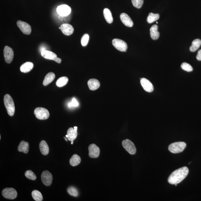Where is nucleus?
Here are the masks:
<instances>
[{
  "mask_svg": "<svg viewBox=\"0 0 201 201\" xmlns=\"http://www.w3.org/2000/svg\"><path fill=\"white\" fill-rule=\"evenodd\" d=\"M60 29L65 35H70L74 32V29L71 24H63L60 26Z\"/></svg>",
  "mask_w": 201,
  "mask_h": 201,
  "instance_id": "2eb2a0df",
  "label": "nucleus"
},
{
  "mask_svg": "<svg viewBox=\"0 0 201 201\" xmlns=\"http://www.w3.org/2000/svg\"><path fill=\"white\" fill-rule=\"evenodd\" d=\"M89 40V35L87 34H84L81 40V43L83 46H86Z\"/></svg>",
  "mask_w": 201,
  "mask_h": 201,
  "instance_id": "72a5a7b5",
  "label": "nucleus"
},
{
  "mask_svg": "<svg viewBox=\"0 0 201 201\" xmlns=\"http://www.w3.org/2000/svg\"><path fill=\"white\" fill-rule=\"evenodd\" d=\"M41 54L44 58L48 59V60H53L55 57H57L56 54L55 53L49 50L42 51Z\"/></svg>",
  "mask_w": 201,
  "mask_h": 201,
  "instance_id": "aec40b11",
  "label": "nucleus"
},
{
  "mask_svg": "<svg viewBox=\"0 0 201 201\" xmlns=\"http://www.w3.org/2000/svg\"><path fill=\"white\" fill-rule=\"evenodd\" d=\"M140 82H141L142 86L145 91L148 93L152 92L154 91L153 85L150 81L145 78H142L141 79Z\"/></svg>",
  "mask_w": 201,
  "mask_h": 201,
  "instance_id": "4468645a",
  "label": "nucleus"
},
{
  "mask_svg": "<svg viewBox=\"0 0 201 201\" xmlns=\"http://www.w3.org/2000/svg\"><path fill=\"white\" fill-rule=\"evenodd\" d=\"M67 191L70 195L74 197H77L79 195L78 191L77 189L74 187H69L67 189Z\"/></svg>",
  "mask_w": 201,
  "mask_h": 201,
  "instance_id": "c756f323",
  "label": "nucleus"
},
{
  "mask_svg": "<svg viewBox=\"0 0 201 201\" xmlns=\"http://www.w3.org/2000/svg\"><path fill=\"white\" fill-rule=\"evenodd\" d=\"M103 13L104 18L107 22L109 24L113 23V18L110 10L108 8H105L104 10Z\"/></svg>",
  "mask_w": 201,
  "mask_h": 201,
  "instance_id": "a878e982",
  "label": "nucleus"
},
{
  "mask_svg": "<svg viewBox=\"0 0 201 201\" xmlns=\"http://www.w3.org/2000/svg\"><path fill=\"white\" fill-rule=\"evenodd\" d=\"M79 105V103L75 98H73L71 102L68 104V106L69 108L72 107H76Z\"/></svg>",
  "mask_w": 201,
  "mask_h": 201,
  "instance_id": "f704fd0d",
  "label": "nucleus"
},
{
  "mask_svg": "<svg viewBox=\"0 0 201 201\" xmlns=\"http://www.w3.org/2000/svg\"><path fill=\"white\" fill-rule=\"evenodd\" d=\"M34 114L37 119L40 120L47 119L50 116L49 112L47 109L42 107L36 108Z\"/></svg>",
  "mask_w": 201,
  "mask_h": 201,
  "instance_id": "20e7f679",
  "label": "nucleus"
},
{
  "mask_svg": "<svg viewBox=\"0 0 201 201\" xmlns=\"http://www.w3.org/2000/svg\"><path fill=\"white\" fill-rule=\"evenodd\" d=\"M4 103L8 113L9 116L14 114L15 106L13 99L9 94H6L4 97Z\"/></svg>",
  "mask_w": 201,
  "mask_h": 201,
  "instance_id": "f03ea898",
  "label": "nucleus"
},
{
  "mask_svg": "<svg viewBox=\"0 0 201 201\" xmlns=\"http://www.w3.org/2000/svg\"><path fill=\"white\" fill-rule=\"evenodd\" d=\"M34 67L33 63L31 62H26L20 67V71L22 72L26 73L30 72Z\"/></svg>",
  "mask_w": 201,
  "mask_h": 201,
  "instance_id": "6ab92c4d",
  "label": "nucleus"
},
{
  "mask_svg": "<svg viewBox=\"0 0 201 201\" xmlns=\"http://www.w3.org/2000/svg\"><path fill=\"white\" fill-rule=\"evenodd\" d=\"M4 57L6 63H10L13 60L14 53L13 49L8 46H6L4 50Z\"/></svg>",
  "mask_w": 201,
  "mask_h": 201,
  "instance_id": "1a4fd4ad",
  "label": "nucleus"
},
{
  "mask_svg": "<svg viewBox=\"0 0 201 201\" xmlns=\"http://www.w3.org/2000/svg\"><path fill=\"white\" fill-rule=\"evenodd\" d=\"M201 45V40L199 39H196L193 40L192 45L190 47V50L191 52H195L200 47Z\"/></svg>",
  "mask_w": 201,
  "mask_h": 201,
  "instance_id": "b1692460",
  "label": "nucleus"
},
{
  "mask_svg": "<svg viewBox=\"0 0 201 201\" xmlns=\"http://www.w3.org/2000/svg\"><path fill=\"white\" fill-rule=\"evenodd\" d=\"M196 58L197 60L201 61V49L198 52L197 56H196Z\"/></svg>",
  "mask_w": 201,
  "mask_h": 201,
  "instance_id": "c9c22d12",
  "label": "nucleus"
},
{
  "mask_svg": "<svg viewBox=\"0 0 201 201\" xmlns=\"http://www.w3.org/2000/svg\"><path fill=\"white\" fill-rule=\"evenodd\" d=\"M68 78L63 76V77H61L57 80L56 85L57 87H61L64 86L68 83Z\"/></svg>",
  "mask_w": 201,
  "mask_h": 201,
  "instance_id": "c85d7f7f",
  "label": "nucleus"
},
{
  "mask_svg": "<svg viewBox=\"0 0 201 201\" xmlns=\"http://www.w3.org/2000/svg\"><path fill=\"white\" fill-rule=\"evenodd\" d=\"M32 196L34 200L36 201H41L43 200V196L39 191L34 190L32 191Z\"/></svg>",
  "mask_w": 201,
  "mask_h": 201,
  "instance_id": "cd10ccee",
  "label": "nucleus"
},
{
  "mask_svg": "<svg viewBox=\"0 0 201 201\" xmlns=\"http://www.w3.org/2000/svg\"><path fill=\"white\" fill-rule=\"evenodd\" d=\"M17 26L21 32L26 35H29L32 32V27L28 23L25 22L18 21L17 22Z\"/></svg>",
  "mask_w": 201,
  "mask_h": 201,
  "instance_id": "9d476101",
  "label": "nucleus"
},
{
  "mask_svg": "<svg viewBox=\"0 0 201 201\" xmlns=\"http://www.w3.org/2000/svg\"><path fill=\"white\" fill-rule=\"evenodd\" d=\"M40 150L42 154L46 155L49 153V148L47 143L44 141H42L39 145Z\"/></svg>",
  "mask_w": 201,
  "mask_h": 201,
  "instance_id": "4be33fe9",
  "label": "nucleus"
},
{
  "mask_svg": "<svg viewBox=\"0 0 201 201\" xmlns=\"http://www.w3.org/2000/svg\"><path fill=\"white\" fill-rule=\"evenodd\" d=\"M89 155L91 158H97L100 154V149L94 144L90 145L88 147Z\"/></svg>",
  "mask_w": 201,
  "mask_h": 201,
  "instance_id": "f8f14e48",
  "label": "nucleus"
},
{
  "mask_svg": "<svg viewBox=\"0 0 201 201\" xmlns=\"http://www.w3.org/2000/svg\"><path fill=\"white\" fill-rule=\"evenodd\" d=\"M53 60L54 61L56 62L57 63H61L62 60L60 58H58V57H56L53 59Z\"/></svg>",
  "mask_w": 201,
  "mask_h": 201,
  "instance_id": "e433bc0d",
  "label": "nucleus"
},
{
  "mask_svg": "<svg viewBox=\"0 0 201 201\" xmlns=\"http://www.w3.org/2000/svg\"><path fill=\"white\" fill-rule=\"evenodd\" d=\"M0 139H1V136H0Z\"/></svg>",
  "mask_w": 201,
  "mask_h": 201,
  "instance_id": "58836bf2",
  "label": "nucleus"
},
{
  "mask_svg": "<svg viewBox=\"0 0 201 201\" xmlns=\"http://www.w3.org/2000/svg\"><path fill=\"white\" fill-rule=\"evenodd\" d=\"M57 12L60 16L66 17L71 13V9L69 6L66 5H62L57 7Z\"/></svg>",
  "mask_w": 201,
  "mask_h": 201,
  "instance_id": "9b49d317",
  "label": "nucleus"
},
{
  "mask_svg": "<svg viewBox=\"0 0 201 201\" xmlns=\"http://www.w3.org/2000/svg\"><path fill=\"white\" fill-rule=\"evenodd\" d=\"M26 177L29 180H35L37 178L36 175L30 170L26 171L25 173Z\"/></svg>",
  "mask_w": 201,
  "mask_h": 201,
  "instance_id": "7c9ffc66",
  "label": "nucleus"
},
{
  "mask_svg": "<svg viewBox=\"0 0 201 201\" xmlns=\"http://www.w3.org/2000/svg\"><path fill=\"white\" fill-rule=\"evenodd\" d=\"M159 18L160 15L159 14L150 13L147 17V21L148 23L151 24L154 22L157 21Z\"/></svg>",
  "mask_w": 201,
  "mask_h": 201,
  "instance_id": "bb28decb",
  "label": "nucleus"
},
{
  "mask_svg": "<svg viewBox=\"0 0 201 201\" xmlns=\"http://www.w3.org/2000/svg\"><path fill=\"white\" fill-rule=\"evenodd\" d=\"M41 178L42 183L46 186H50L52 184L53 176L49 171H44L41 174Z\"/></svg>",
  "mask_w": 201,
  "mask_h": 201,
  "instance_id": "6e6552de",
  "label": "nucleus"
},
{
  "mask_svg": "<svg viewBox=\"0 0 201 201\" xmlns=\"http://www.w3.org/2000/svg\"><path fill=\"white\" fill-rule=\"evenodd\" d=\"M151 38L154 40H157L160 37V32H158V26L154 25L150 29Z\"/></svg>",
  "mask_w": 201,
  "mask_h": 201,
  "instance_id": "a211bd4d",
  "label": "nucleus"
},
{
  "mask_svg": "<svg viewBox=\"0 0 201 201\" xmlns=\"http://www.w3.org/2000/svg\"><path fill=\"white\" fill-rule=\"evenodd\" d=\"M122 146L129 153L134 155L136 152L135 145L130 140L126 139L122 141Z\"/></svg>",
  "mask_w": 201,
  "mask_h": 201,
  "instance_id": "39448f33",
  "label": "nucleus"
},
{
  "mask_svg": "<svg viewBox=\"0 0 201 201\" xmlns=\"http://www.w3.org/2000/svg\"><path fill=\"white\" fill-rule=\"evenodd\" d=\"M120 18L123 24L126 26L131 27L133 25V23L131 19L127 14L123 13L120 15Z\"/></svg>",
  "mask_w": 201,
  "mask_h": 201,
  "instance_id": "dca6fc26",
  "label": "nucleus"
},
{
  "mask_svg": "<svg viewBox=\"0 0 201 201\" xmlns=\"http://www.w3.org/2000/svg\"><path fill=\"white\" fill-rule=\"evenodd\" d=\"M81 162L80 157L77 154H74L70 159L69 163L71 166H78Z\"/></svg>",
  "mask_w": 201,
  "mask_h": 201,
  "instance_id": "393cba45",
  "label": "nucleus"
},
{
  "mask_svg": "<svg viewBox=\"0 0 201 201\" xmlns=\"http://www.w3.org/2000/svg\"><path fill=\"white\" fill-rule=\"evenodd\" d=\"M29 143L28 142H26L24 141H21L18 148L19 152H23L26 154H27L29 152Z\"/></svg>",
  "mask_w": 201,
  "mask_h": 201,
  "instance_id": "412c9836",
  "label": "nucleus"
},
{
  "mask_svg": "<svg viewBox=\"0 0 201 201\" xmlns=\"http://www.w3.org/2000/svg\"><path fill=\"white\" fill-rule=\"evenodd\" d=\"M181 68L183 70L187 72H191L193 70L192 67L189 64L185 63V62L182 64Z\"/></svg>",
  "mask_w": 201,
  "mask_h": 201,
  "instance_id": "473e14b6",
  "label": "nucleus"
},
{
  "mask_svg": "<svg viewBox=\"0 0 201 201\" xmlns=\"http://www.w3.org/2000/svg\"><path fill=\"white\" fill-rule=\"evenodd\" d=\"M64 138L65 139V140H66V141H68V140H67V138H65V137H64Z\"/></svg>",
  "mask_w": 201,
  "mask_h": 201,
  "instance_id": "4c0bfd02",
  "label": "nucleus"
},
{
  "mask_svg": "<svg viewBox=\"0 0 201 201\" xmlns=\"http://www.w3.org/2000/svg\"><path fill=\"white\" fill-rule=\"evenodd\" d=\"M189 170L186 166L179 168L174 171L169 176L168 182L171 184H178L184 180L187 176Z\"/></svg>",
  "mask_w": 201,
  "mask_h": 201,
  "instance_id": "f257e3e1",
  "label": "nucleus"
},
{
  "mask_svg": "<svg viewBox=\"0 0 201 201\" xmlns=\"http://www.w3.org/2000/svg\"><path fill=\"white\" fill-rule=\"evenodd\" d=\"M2 194L5 198L13 200L17 197V191L14 188H6L3 190Z\"/></svg>",
  "mask_w": 201,
  "mask_h": 201,
  "instance_id": "0eeeda50",
  "label": "nucleus"
},
{
  "mask_svg": "<svg viewBox=\"0 0 201 201\" xmlns=\"http://www.w3.org/2000/svg\"><path fill=\"white\" fill-rule=\"evenodd\" d=\"M112 44L114 47L118 50L125 52L127 49V43L123 40L119 39H114L112 41Z\"/></svg>",
  "mask_w": 201,
  "mask_h": 201,
  "instance_id": "423d86ee",
  "label": "nucleus"
},
{
  "mask_svg": "<svg viewBox=\"0 0 201 201\" xmlns=\"http://www.w3.org/2000/svg\"><path fill=\"white\" fill-rule=\"evenodd\" d=\"M186 146V144L184 142H174L169 145L168 147V150L172 153H179L183 152Z\"/></svg>",
  "mask_w": 201,
  "mask_h": 201,
  "instance_id": "7ed1b4c3",
  "label": "nucleus"
},
{
  "mask_svg": "<svg viewBox=\"0 0 201 201\" xmlns=\"http://www.w3.org/2000/svg\"><path fill=\"white\" fill-rule=\"evenodd\" d=\"M55 78V75L53 72H49L47 75L43 82V85L46 86L51 83L54 80Z\"/></svg>",
  "mask_w": 201,
  "mask_h": 201,
  "instance_id": "5701e85b",
  "label": "nucleus"
},
{
  "mask_svg": "<svg viewBox=\"0 0 201 201\" xmlns=\"http://www.w3.org/2000/svg\"><path fill=\"white\" fill-rule=\"evenodd\" d=\"M88 85L90 90L92 91H94L99 88L100 86V84L97 79H92L88 81Z\"/></svg>",
  "mask_w": 201,
  "mask_h": 201,
  "instance_id": "f3484780",
  "label": "nucleus"
},
{
  "mask_svg": "<svg viewBox=\"0 0 201 201\" xmlns=\"http://www.w3.org/2000/svg\"><path fill=\"white\" fill-rule=\"evenodd\" d=\"M144 0H132V2L134 7L137 8H141L143 5Z\"/></svg>",
  "mask_w": 201,
  "mask_h": 201,
  "instance_id": "2f4dec72",
  "label": "nucleus"
},
{
  "mask_svg": "<svg viewBox=\"0 0 201 201\" xmlns=\"http://www.w3.org/2000/svg\"><path fill=\"white\" fill-rule=\"evenodd\" d=\"M78 127L75 126L74 128L72 127H70L68 129L67 131V135L66 137L68 138L69 141H71V144H73V142L77 138L78 132L77 131Z\"/></svg>",
  "mask_w": 201,
  "mask_h": 201,
  "instance_id": "ddd939ff",
  "label": "nucleus"
}]
</instances>
